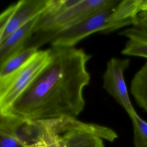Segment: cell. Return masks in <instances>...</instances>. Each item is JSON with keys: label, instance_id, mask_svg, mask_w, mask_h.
I'll return each mask as SVG.
<instances>
[{"label": "cell", "instance_id": "30bf717a", "mask_svg": "<svg viewBox=\"0 0 147 147\" xmlns=\"http://www.w3.org/2000/svg\"><path fill=\"white\" fill-rule=\"evenodd\" d=\"M41 14L25 24L1 42L0 44V67L9 58L25 48L26 42L34 33L35 27Z\"/></svg>", "mask_w": 147, "mask_h": 147}, {"label": "cell", "instance_id": "8992f818", "mask_svg": "<svg viewBox=\"0 0 147 147\" xmlns=\"http://www.w3.org/2000/svg\"><path fill=\"white\" fill-rule=\"evenodd\" d=\"M33 125L35 142L42 141L51 147H104L103 139L88 133L71 130L59 134L45 128L38 120L33 121Z\"/></svg>", "mask_w": 147, "mask_h": 147}, {"label": "cell", "instance_id": "6da1fadb", "mask_svg": "<svg viewBox=\"0 0 147 147\" xmlns=\"http://www.w3.org/2000/svg\"><path fill=\"white\" fill-rule=\"evenodd\" d=\"M47 65L6 111L26 120L76 118L84 109L91 56L75 47H52Z\"/></svg>", "mask_w": 147, "mask_h": 147}, {"label": "cell", "instance_id": "9a60e30c", "mask_svg": "<svg viewBox=\"0 0 147 147\" xmlns=\"http://www.w3.org/2000/svg\"><path fill=\"white\" fill-rule=\"evenodd\" d=\"M0 147H28L16 135L0 130Z\"/></svg>", "mask_w": 147, "mask_h": 147}, {"label": "cell", "instance_id": "5bb4252c", "mask_svg": "<svg viewBox=\"0 0 147 147\" xmlns=\"http://www.w3.org/2000/svg\"><path fill=\"white\" fill-rule=\"evenodd\" d=\"M27 120L0 109V130L16 135Z\"/></svg>", "mask_w": 147, "mask_h": 147}, {"label": "cell", "instance_id": "2e32d148", "mask_svg": "<svg viewBox=\"0 0 147 147\" xmlns=\"http://www.w3.org/2000/svg\"><path fill=\"white\" fill-rule=\"evenodd\" d=\"M17 2L9 6L3 11L0 13V44L2 42V37L6 30V26L16 10Z\"/></svg>", "mask_w": 147, "mask_h": 147}, {"label": "cell", "instance_id": "e0dca14e", "mask_svg": "<svg viewBox=\"0 0 147 147\" xmlns=\"http://www.w3.org/2000/svg\"><path fill=\"white\" fill-rule=\"evenodd\" d=\"M28 147H51L49 145H48L46 142L42 141H38L30 145Z\"/></svg>", "mask_w": 147, "mask_h": 147}, {"label": "cell", "instance_id": "9c48e42d", "mask_svg": "<svg viewBox=\"0 0 147 147\" xmlns=\"http://www.w3.org/2000/svg\"><path fill=\"white\" fill-rule=\"evenodd\" d=\"M51 0H21L17 2L14 11L2 37V41L25 24L44 13Z\"/></svg>", "mask_w": 147, "mask_h": 147}, {"label": "cell", "instance_id": "5b68a950", "mask_svg": "<svg viewBox=\"0 0 147 147\" xmlns=\"http://www.w3.org/2000/svg\"><path fill=\"white\" fill-rule=\"evenodd\" d=\"M129 59L111 58L103 74V88L121 106L130 116L136 113L129 97L124 78L125 71L130 65Z\"/></svg>", "mask_w": 147, "mask_h": 147}, {"label": "cell", "instance_id": "7c38bea8", "mask_svg": "<svg viewBox=\"0 0 147 147\" xmlns=\"http://www.w3.org/2000/svg\"><path fill=\"white\" fill-rule=\"evenodd\" d=\"M38 49L33 47H25L9 58L0 67V79L6 77L24 65Z\"/></svg>", "mask_w": 147, "mask_h": 147}, {"label": "cell", "instance_id": "277c9868", "mask_svg": "<svg viewBox=\"0 0 147 147\" xmlns=\"http://www.w3.org/2000/svg\"><path fill=\"white\" fill-rule=\"evenodd\" d=\"M111 0H80L79 2L57 16L44 19L42 14L36 24L34 33H54L90 16L109 4Z\"/></svg>", "mask_w": 147, "mask_h": 147}, {"label": "cell", "instance_id": "52a82bcc", "mask_svg": "<svg viewBox=\"0 0 147 147\" xmlns=\"http://www.w3.org/2000/svg\"><path fill=\"white\" fill-rule=\"evenodd\" d=\"M40 121L44 127L56 134L77 130L94 134L110 142L114 141L118 137L117 133L110 127L83 122L76 119V118H58L42 119Z\"/></svg>", "mask_w": 147, "mask_h": 147}, {"label": "cell", "instance_id": "8fae6325", "mask_svg": "<svg viewBox=\"0 0 147 147\" xmlns=\"http://www.w3.org/2000/svg\"><path fill=\"white\" fill-rule=\"evenodd\" d=\"M130 90L136 103L147 113V62L134 74Z\"/></svg>", "mask_w": 147, "mask_h": 147}, {"label": "cell", "instance_id": "3957f363", "mask_svg": "<svg viewBox=\"0 0 147 147\" xmlns=\"http://www.w3.org/2000/svg\"><path fill=\"white\" fill-rule=\"evenodd\" d=\"M51 49L38 51L24 65L0 79V109L6 111L47 65Z\"/></svg>", "mask_w": 147, "mask_h": 147}, {"label": "cell", "instance_id": "4fadbf2b", "mask_svg": "<svg viewBox=\"0 0 147 147\" xmlns=\"http://www.w3.org/2000/svg\"><path fill=\"white\" fill-rule=\"evenodd\" d=\"M129 117L133 129L134 147H147V121L142 119L137 112Z\"/></svg>", "mask_w": 147, "mask_h": 147}, {"label": "cell", "instance_id": "ba28073f", "mask_svg": "<svg viewBox=\"0 0 147 147\" xmlns=\"http://www.w3.org/2000/svg\"><path fill=\"white\" fill-rule=\"evenodd\" d=\"M119 34L126 38L122 55L147 59V10L139 13L133 24Z\"/></svg>", "mask_w": 147, "mask_h": 147}, {"label": "cell", "instance_id": "7a4b0ae2", "mask_svg": "<svg viewBox=\"0 0 147 147\" xmlns=\"http://www.w3.org/2000/svg\"><path fill=\"white\" fill-rule=\"evenodd\" d=\"M119 0L111 2L83 20L54 33L36 32L31 38L33 46L37 48L49 42L52 47H74L80 41L96 33H111L110 19Z\"/></svg>", "mask_w": 147, "mask_h": 147}]
</instances>
